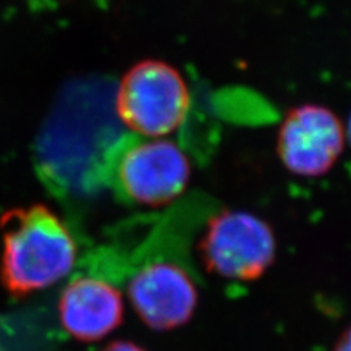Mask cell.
<instances>
[{"label": "cell", "instance_id": "obj_1", "mask_svg": "<svg viewBox=\"0 0 351 351\" xmlns=\"http://www.w3.org/2000/svg\"><path fill=\"white\" fill-rule=\"evenodd\" d=\"M0 282L14 298H25L64 278L76 262V243L58 214L34 204L0 215Z\"/></svg>", "mask_w": 351, "mask_h": 351}, {"label": "cell", "instance_id": "obj_2", "mask_svg": "<svg viewBox=\"0 0 351 351\" xmlns=\"http://www.w3.org/2000/svg\"><path fill=\"white\" fill-rule=\"evenodd\" d=\"M197 250L204 268L213 276L254 282L272 268L278 241L267 219L245 210H224L206 223Z\"/></svg>", "mask_w": 351, "mask_h": 351}, {"label": "cell", "instance_id": "obj_3", "mask_svg": "<svg viewBox=\"0 0 351 351\" xmlns=\"http://www.w3.org/2000/svg\"><path fill=\"white\" fill-rule=\"evenodd\" d=\"M189 108L188 84L167 62H138L119 84L116 110L120 120L147 138H166L173 134L183 125Z\"/></svg>", "mask_w": 351, "mask_h": 351}, {"label": "cell", "instance_id": "obj_4", "mask_svg": "<svg viewBox=\"0 0 351 351\" xmlns=\"http://www.w3.org/2000/svg\"><path fill=\"white\" fill-rule=\"evenodd\" d=\"M347 145L346 123L331 107L304 103L284 114L277 130L276 152L293 176L316 179L331 171Z\"/></svg>", "mask_w": 351, "mask_h": 351}, {"label": "cell", "instance_id": "obj_5", "mask_svg": "<svg viewBox=\"0 0 351 351\" xmlns=\"http://www.w3.org/2000/svg\"><path fill=\"white\" fill-rule=\"evenodd\" d=\"M117 178L130 201L158 208L184 193L192 178V164L176 142L151 138L126 151Z\"/></svg>", "mask_w": 351, "mask_h": 351}, {"label": "cell", "instance_id": "obj_6", "mask_svg": "<svg viewBox=\"0 0 351 351\" xmlns=\"http://www.w3.org/2000/svg\"><path fill=\"white\" fill-rule=\"evenodd\" d=\"M129 300L147 326L170 331L188 324L199 302L191 274L173 262H152L132 276Z\"/></svg>", "mask_w": 351, "mask_h": 351}, {"label": "cell", "instance_id": "obj_7", "mask_svg": "<svg viewBox=\"0 0 351 351\" xmlns=\"http://www.w3.org/2000/svg\"><path fill=\"white\" fill-rule=\"evenodd\" d=\"M123 298L107 281L80 277L63 289L59 315L63 328L80 341H98L122 324Z\"/></svg>", "mask_w": 351, "mask_h": 351}, {"label": "cell", "instance_id": "obj_8", "mask_svg": "<svg viewBox=\"0 0 351 351\" xmlns=\"http://www.w3.org/2000/svg\"><path fill=\"white\" fill-rule=\"evenodd\" d=\"M334 351H351V326H348L346 331L339 335Z\"/></svg>", "mask_w": 351, "mask_h": 351}, {"label": "cell", "instance_id": "obj_9", "mask_svg": "<svg viewBox=\"0 0 351 351\" xmlns=\"http://www.w3.org/2000/svg\"><path fill=\"white\" fill-rule=\"evenodd\" d=\"M104 351H145V350H142L141 347L128 341H117V343L110 344Z\"/></svg>", "mask_w": 351, "mask_h": 351}, {"label": "cell", "instance_id": "obj_10", "mask_svg": "<svg viewBox=\"0 0 351 351\" xmlns=\"http://www.w3.org/2000/svg\"><path fill=\"white\" fill-rule=\"evenodd\" d=\"M346 132H347V142H351V116L348 123H346Z\"/></svg>", "mask_w": 351, "mask_h": 351}, {"label": "cell", "instance_id": "obj_11", "mask_svg": "<svg viewBox=\"0 0 351 351\" xmlns=\"http://www.w3.org/2000/svg\"><path fill=\"white\" fill-rule=\"evenodd\" d=\"M0 351H2V348H0Z\"/></svg>", "mask_w": 351, "mask_h": 351}]
</instances>
